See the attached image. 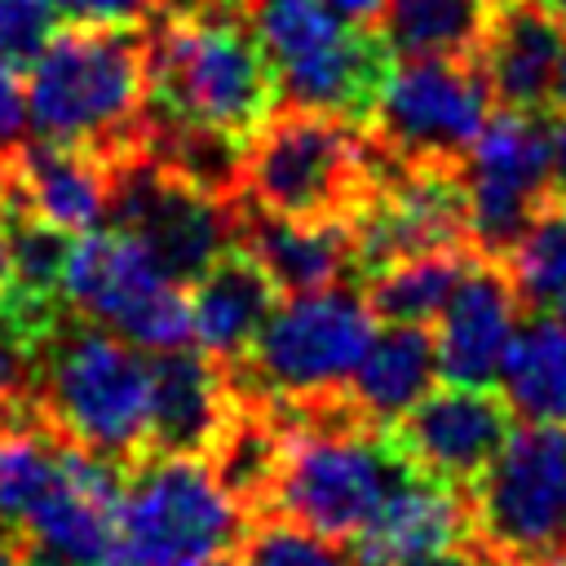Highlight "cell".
I'll return each mask as SVG.
<instances>
[{
	"label": "cell",
	"mask_w": 566,
	"mask_h": 566,
	"mask_svg": "<svg viewBox=\"0 0 566 566\" xmlns=\"http://www.w3.org/2000/svg\"><path fill=\"white\" fill-rule=\"evenodd\" d=\"M106 217L133 234L177 283H195L221 252L234 248L239 199L203 190L142 146L115 164Z\"/></svg>",
	"instance_id": "cell-12"
},
{
	"label": "cell",
	"mask_w": 566,
	"mask_h": 566,
	"mask_svg": "<svg viewBox=\"0 0 566 566\" xmlns=\"http://www.w3.org/2000/svg\"><path fill=\"white\" fill-rule=\"evenodd\" d=\"M150 97L164 124L248 142L279 106L274 71L252 35L243 0H203L146 35Z\"/></svg>",
	"instance_id": "cell-2"
},
{
	"label": "cell",
	"mask_w": 566,
	"mask_h": 566,
	"mask_svg": "<svg viewBox=\"0 0 566 566\" xmlns=\"http://www.w3.org/2000/svg\"><path fill=\"white\" fill-rule=\"evenodd\" d=\"M407 469L380 429L358 420H287L270 504L318 535L354 539Z\"/></svg>",
	"instance_id": "cell-8"
},
{
	"label": "cell",
	"mask_w": 566,
	"mask_h": 566,
	"mask_svg": "<svg viewBox=\"0 0 566 566\" xmlns=\"http://www.w3.org/2000/svg\"><path fill=\"white\" fill-rule=\"evenodd\" d=\"M111 181L115 164L84 146L35 137L27 146L13 142L0 150V199L71 239L106 221Z\"/></svg>",
	"instance_id": "cell-16"
},
{
	"label": "cell",
	"mask_w": 566,
	"mask_h": 566,
	"mask_svg": "<svg viewBox=\"0 0 566 566\" xmlns=\"http://www.w3.org/2000/svg\"><path fill=\"white\" fill-rule=\"evenodd\" d=\"M234 243L287 296L332 287L354 265V239H349L345 217L301 221V217H279V212H265V208L248 203V208H239Z\"/></svg>",
	"instance_id": "cell-20"
},
{
	"label": "cell",
	"mask_w": 566,
	"mask_h": 566,
	"mask_svg": "<svg viewBox=\"0 0 566 566\" xmlns=\"http://www.w3.org/2000/svg\"><path fill=\"white\" fill-rule=\"evenodd\" d=\"M62 296L80 318L111 327L146 354L190 345V292L119 226L71 239Z\"/></svg>",
	"instance_id": "cell-10"
},
{
	"label": "cell",
	"mask_w": 566,
	"mask_h": 566,
	"mask_svg": "<svg viewBox=\"0 0 566 566\" xmlns=\"http://www.w3.org/2000/svg\"><path fill=\"white\" fill-rule=\"evenodd\" d=\"M407 566H482L478 557H469V553H455V548H442V553H429V557H416V562H407Z\"/></svg>",
	"instance_id": "cell-35"
},
{
	"label": "cell",
	"mask_w": 566,
	"mask_h": 566,
	"mask_svg": "<svg viewBox=\"0 0 566 566\" xmlns=\"http://www.w3.org/2000/svg\"><path fill=\"white\" fill-rule=\"evenodd\" d=\"M18 566H71V562H62L57 553H49V548H40V544H31V539H27V548H22Z\"/></svg>",
	"instance_id": "cell-36"
},
{
	"label": "cell",
	"mask_w": 566,
	"mask_h": 566,
	"mask_svg": "<svg viewBox=\"0 0 566 566\" xmlns=\"http://www.w3.org/2000/svg\"><path fill=\"white\" fill-rule=\"evenodd\" d=\"M553 102L566 115V53H562V66H557V80H553Z\"/></svg>",
	"instance_id": "cell-38"
},
{
	"label": "cell",
	"mask_w": 566,
	"mask_h": 566,
	"mask_svg": "<svg viewBox=\"0 0 566 566\" xmlns=\"http://www.w3.org/2000/svg\"><path fill=\"white\" fill-rule=\"evenodd\" d=\"M473 248H438L367 274V305L385 323H429L451 301Z\"/></svg>",
	"instance_id": "cell-26"
},
{
	"label": "cell",
	"mask_w": 566,
	"mask_h": 566,
	"mask_svg": "<svg viewBox=\"0 0 566 566\" xmlns=\"http://www.w3.org/2000/svg\"><path fill=\"white\" fill-rule=\"evenodd\" d=\"M500 261L526 310L566 323V199H548Z\"/></svg>",
	"instance_id": "cell-27"
},
{
	"label": "cell",
	"mask_w": 566,
	"mask_h": 566,
	"mask_svg": "<svg viewBox=\"0 0 566 566\" xmlns=\"http://www.w3.org/2000/svg\"><path fill=\"white\" fill-rule=\"evenodd\" d=\"M513 429V407L491 385H442L429 389L407 416L389 429V447L402 464L447 486H473L482 469L495 460Z\"/></svg>",
	"instance_id": "cell-15"
},
{
	"label": "cell",
	"mask_w": 566,
	"mask_h": 566,
	"mask_svg": "<svg viewBox=\"0 0 566 566\" xmlns=\"http://www.w3.org/2000/svg\"><path fill=\"white\" fill-rule=\"evenodd\" d=\"M53 18L49 0H0V57L22 71L53 35Z\"/></svg>",
	"instance_id": "cell-29"
},
{
	"label": "cell",
	"mask_w": 566,
	"mask_h": 566,
	"mask_svg": "<svg viewBox=\"0 0 566 566\" xmlns=\"http://www.w3.org/2000/svg\"><path fill=\"white\" fill-rule=\"evenodd\" d=\"M234 411L230 376L199 349L150 354V433L146 451L208 455Z\"/></svg>",
	"instance_id": "cell-18"
},
{
	"label": "cell",
	"mask_w": 566,
	"mask_h": 566,
	"mask_svg": "<svg viewBox=\"0 0 566 566\" xmlns=\"http://www.w3.org/2000/svg\"><path fill=\"white\" fill-rule=\"evenodd\" d=\"M548 150H553V124H544L539 111L504 106L482 124V133L460 159L473 252L504 256L522 239L531 217L553 199Z\"/></svg>",
	"instance_id": "cell-13"
},
{
	"label": "cell",
	"mask_w": 566,
	"mask_h": 566,
	"mask_svg": "<svg viewBox=\"0 0 566 566\" xmlns=\"http://www.w3.org/2000/svg\"><path fill=\"white\" fill-rule=\"evenodd\" d=\"M385 150L358 133L354 119L274 106L243 146L239 199L301 221L345 217L371 195Z\"/></svg>",
	"instance_id": "cell-4"
},
{
	"label": "cell",
	"mask_w": 566,
	"mask_h": 566,
	"mask_svg": "<svg viewBox=\"0 0 566 566\" xmlns=\"http://www.w3.org/2000/svg\"><path fill=\"white\" fill-rule=\"evenodd\" d=\"M469 539V500L460 486L407 469L371 522L354 535V566H407Z\"/></svg>",
	"instance_id": "cell-19"
},
{
	"label": "cell",
	"mask_w": 566,
	"mask_h": 566,
	"mask_svg": "<svg viewBox=\"0 0 566 566\" xmlns=\"http://www.w3.org/2000/svg\"><path fill=\"white\" fill-rule=\"evenodd\" d=\"M491 102L478 57H402L385 71L363 124L394 164H460Z\"/></svg>",
	"instance_id": "cell-11"
},
{
	"label": "cell",
	"mask_w": 566,
	"mask_h": 566,
	"mask_svg": "<svg viewBox=\"0 0 566 566\" xmlns=\"http://www.w3.org/2000/svg\"><path fill=\"white\" fill-rule=\"evenodd\" d=\"M9 287V208L0 203V292Z\"/></svg>",
	"instance_id": "cell-37"
},
{
	"label": "cell",
	"mask_w": 566,
	"mask_h": 566,
	"mask_svg": "<svg viewBox=\"0 0 566 566\" xmlns=\"http://www.w3.org/2000/svg\"><path fill=\"white\" fill-rule=\"evenodd\" d=\"M327 9H336L340 18H349V22H358V27H376V18L385 13V4L389 0H323Z\"/></svg>",
	"instance_id": "cell-33"
},
{
	"label": "cell",
	"mask_w": 566,
	"mask_h": 566,
	"mask_svg": "<svg viewBox=\"0 0 566 566\" xmlns=\"http://www.w3.org/2000/svg\"><path fill=\"white\" fill-rule=\"evenodd\" d=\"M469 539L491 562L566 566V424L509 429L473 482Z\"/></svg>",
	"instance_id": "cell-9"
},
{
	"label": "cell",
	"mask_w": 566,
	"mask_h": 566,
	"mask_svg": "<svg viewBox=\"0 0 566 566\" xmlns=\"http://www.w3.org/2000/svg\"><path fill=\"white\" fill-rule=\"evenodd\" d=\"M517 305L522 301L504 261L473 252L438 314V376H447V385H495L500 358L517 332Z\"/></svg>",
	"instance_id": "cell-17"
},
{
	"label": "cell",
	"mask_w": 566,
	"mask_h": 566,
	"mask_svg": "<svg viewBox=\"0 0 566 566\" xmlns=\"http://www.w3.org/2000/svg\"><path fill=\"white\" fill-rule=\"evenodd\" d=\"M433 376H438V354L424 323H389L385 332L371 336L354 376L345 380V402L358 411L363 424L389 429L433 389Z\"/></svg>",
	"instance_id": "cell-23"
},
{
	"label": "cell",
	"mask_w": 566,
	"mask_h": 566,
	"mask_svg": "<svg viewBox=\"0 0 566 566\" xmlns=\"http://www.w3.org/2000/svg\"><path fill=\"white\" fill-rule=\"evenodd\" d=\"M75 27H142L159 13L164 0H49Z\"/></svg>",
	"instance_id": "cell-31"
},
{
	"label": "cell",
	"mask_w": 566,
	"mask_h": 566,
	"mask_svg": "<svg viewBox=\"0 0 566 566\" xmlns=\"http://www.w3.org/2000/svg\"><path fill=\"white\" fill-rule=\"evenodd\" d=\"M495 380L522 420L566 424V323L548 314L526 318L513 332Z\"/></svg>",
	"instance_id": "cell-25"
},
{
	"label": "cell",
	"mask_w": 566,
	"mask_h": 566,
	"mask_svg": "<svg viewBox=\"0 0 566 566\" xmlns=\"http://www.w3.org/2000/svg\"><path fill=\"white\" fill-rule=\"evenodd\" d=\"M274 296L279 287L270 283V274L234 243L190 287V340L217 367L243 363L274 310Z\"/></svg>",
	"instance_id": "cell-21"
},
{
	"label": "cell",
	"mask_w": 566,
	"mask_h": 566,
	"mask_svg": "<svg viewBox=\"0 0 566 566\" xmlns=\"http://www.w3.org/2000/svg\"><path fill=\"white\" fill-rule=\"evenodd\" d=\"M35 380V336H27L4 310H0V411L31 398Z\"/></svg>",
	"instance_id": "cell-30"
},
{
	"label": "cell",
	"mask_w": 566,
	"mask_h": 566,
	"mask_svg": "<svg viewBox=\"0 0 566 566\" xmlns=\"http://www.w3.org/2000/svg\"><path fill=\"white\" fill-rule=\"evenodd\" d=\"M500 0H389L376 18L394 57H478Z\"/></svg>",
	"instance_id": "cell-24"
},
{
	"label": "cell",
	"mask_w": 566,
	"mask_h": 566,
	"mask_svg": "<svg viewBox=\"0 0 566 566\" xmlns=\"http://www.w3.org/2000/svg\"><path fill=\"white\" fill-rule=\"evenodd\" d=\"M31 398L66 442L111 460L142 455L150 433V354L102 323L57 314L35 340Z\"/></svg>",
	"instance_id": "cell-3"
},
{
	"label": "cell",
	"mask_w": 566,
	"mask_h": 566,
	"mask_svg": "<svg viewBox=\"0 0 566 566\" xmlns=\"http://www.w3.org/2000/svg\"><path fill=\"white\" fill-rule=\"evenodd\" d=\"M548 190L553 199H566V119L553 124V150H548Z\"/></svg>",
	"instance_id": "cell-32"
},
{
	"label": "cell",
	"mask_w": 566,
	"mask_h": 566,
	"mask_svg": "<svg viewBox=\"0 0 566 566\" xmlns=\"http://www.w3.org/2000/svg\"><path fill=\"white\" fill-rule=\"evenodd\" d=\"M500 566H548V562H500Z\"/></svg>",
	"instance_id": "cell-40"
},
{
	"label": "cell",
	"mask_w": 566,
	"mask_h": 566,
	"mask_svg": "<svg viewBox=\"0 0 566 566\" xmlns=\"http://www.w3.org/2000/svg\"><path fill=\"white\" fill-rule=\"evenodd\" d=\"M22 93L35 137L84 146L119 164L146 146V35L133 27L71 22L27 62Z\"/></svg>",
	"instance_id": "cell-1"
},
{
	"label": "cell",
	"mask_w": 566,
	"mask_h": 566,
	"mask_svg": "<svg viewBox=\"0 0 566 566\" xmlns=\"http://www.w3.org/2000/svg\"><path fill=\"white\" fill-rule=\"evenodd\" d=\"M248 509L226 491L208 455L142 451L119 482V566H195L243 535Z\"/></svg>",
	"instance_id": "cell-7"
},
{
	"label": "cell",
	"mask_w": 566,
	"mask_h": 566,
	"mask_svg": "<svg viewBox=\"0 0 566 566\" xmlns=\"http://www.w3.org/2000/svg\"><path fill=\"white\" fill-rule=\"evenodd\" d=\"M243 13L274 71L279 106L367 119L389 71L376 27L349 22L323 0H243Z\"/></svg>",
	"instance_id": "cell-5"
},
{
	"label": "cell",
	"mask_w": 566,
	"mask_h": 566,
	"mask_svg": "<svg viewBox=\"0 0 566 566\" xmlns=\"http://www.w3.org/2000/svg\"><path fill=\"white\" fill-rule=\"evenodd\" d=\"M22 548H27V535H18L13 526L0 522V566H18Z\"/></svg>",
	"instance_id": "cell-34"
},
{
	"label": "cell",
	"mask_w": 566,
	"mask_h": 566,
	"mask_svg": "<svg viewBox=\"0 0 566 566\" xmlns=\"http://www.w3.org/2000/svg\"><path fill=\"white\" fill-rule=\"evenodd\" d=\"M376 336V314L367 296L354 287H314L292 292L283 305L270 310L261 336L243 354V363L226 367L234 394L279 402V407H310L336 398L354 376L363 349Z\"/></svg>",
	"instance_id": "cell-6"
},
{
	"label": "cell",
	"mask_w": 566,
	"mask_h": 566,
	"mask_svg": "<svg viewBox=\"0 0 566 566\" xmlns=\"http://www.w3.org/2000/svg\"><path fill=\"white\" fill-rule=\"evenodd\" d=\"M566 53V27L535 0H500L482 40V71L495 102L513 111H539L553 102V80Z\"/></svg>",
	"instance_id": "cell-22"
},
{
	"label": "cell",
	"mask_w": 566,
	"mask_h": 566,
	"mask_svg": "<svg viewBox=\"0 0 566 566\" xmlns=\"http://www.w3.org/2000/svg\"><path fill=\"white\" fill-rule=\"evenodd\" d=\"M349 239L363 274L438 248H473L460 164H394L385 155L371 195L349 212Z\"/></svg>",
	"instance_id": "cell-14"
},
{
	"label": "cell",
	"mask_w": 566,
	"mask_h": 566,
	"mask_svg": "<svg viewBox=\"0 0 566 566\" xmlns=\"http://www.w3.org/2000/svg\"><path fill=\"white\" fill-rule=\"evenodd\" d=\"M239 566H354V553H345L332 535H318L283 513L256 517L243 535Z\"/></svg>",
	"instance_id": "cell-28"
},
{
	"label": "cell",
	"mask_w": 566,
	"mask_h": 566,
	"mask_svg": "<svg viewBox=\"0 0 566 566\" xmlns=\"http://www.w3.org/2000/svg\"><path fill=\"white\" fill-rule=\"evenodd\" d=\"M195 566H239V562H230L226 553H217V557H208V562H195Z\"/></svg>",
	"instance_id": "cell-39"
}]
</instances>
